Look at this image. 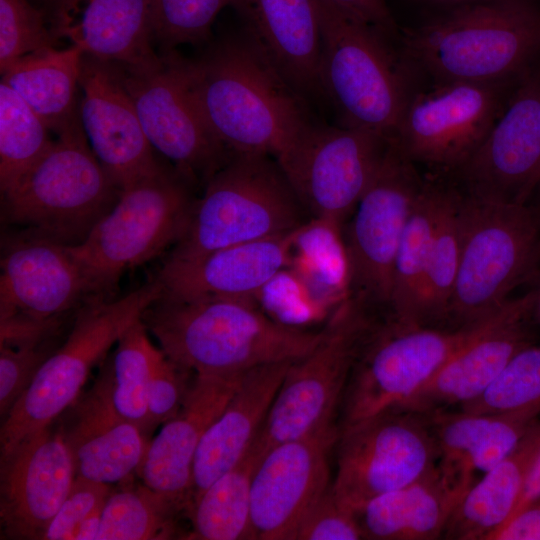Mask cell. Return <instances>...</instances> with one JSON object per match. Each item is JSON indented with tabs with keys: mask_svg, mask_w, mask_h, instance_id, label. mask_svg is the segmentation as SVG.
Instances as JSON below:
<instances>
[{
	"mask_svg": "<svg viewBox=\"0 0 540 540\" xmlns=\"http://www.w3.org/2000/svg\"><path fill=\"white\" fill-rule=\"evenodd\" d=\"M56 334L37 340L0 345V415L5 419L34 376L57 349Z\"/></svg>",
	"mask_w": 540,
	"mask_h": 540,
	"instance_id": "ee69618b",
	"label": "cell"
},
{
	"mask_svg": "<svg viewBox=\"0 0 540 540\" xmlns=\"http://www.w3.org/2000/svg\"><path fill=\"white\" fill-rule=\"evenodd\" d=\"M540 451V420L517 447L473 484L453 510L445 539L483 540L511 515Z\"/></svg>",
	"mask_w": 540,
	"mask_h": 540,
	"instance_id": "f546056e",
	"label": "cell"
},
{
	"mask_svg": "<svg viewBox=\"0 0 540 540\" xmlns=\"http://www.w3.org/2000/svg\"><path fill=\"white\" fill-rule=\"evenodd\" d=\"M244 29L308 101L322 96V27L317 0H233Z\"/></svg>",
	"mask_w": 540,
	"mask_h": 540,
	"instance_id": "484cf974",
	"label": "cell"
},
{
	"mask_svg": "<svg viewBox=\"0 0 540 540\" xmlns=\"http://www.w3.org/2000/svg\"><path fill=\"white\" fill-rule=\"evenodd\" d=\"M244 373L196 374L180 411L150 440L138 476L186 515L191 504L193 464L200 440L223 410Z\"/></svg>",
	"mask_w": 540,
	"mask_h": 540,
	"instance_id": "603a6c76",
	"label": "cell"
},
{
	"mask_svg": "<svg viewBox=\"0 0 540 540\" xmlns=\"http://www.w3.org/2000/svg\"><path fill=\"white\" fill-rule=\"evenodd\" d=\"M459 502L436 467L404 487L369 500L355 514L363 539L433 540L443 535Z\"/></svg>",
	"mask_w": 540,
	"mask_h": 540,
	"instance_id": "f1b7e54d",
	"label": "cell"
},
{
	"mask_svg": "<svg viewBox=\"0 0 540 540\" xmlns=\"http://www.w3.org/2000/svg\"><path fill=\"white\" fill-rule=\"evenodd\" d=\"M291 363L266 364L243 374L200 440L193 464L191 503L250 451Z\"/></svg>",
	"mask_w": 540,
	"mask_h": 540,
	"instance_id": "4316f807",
	"label": "cell"
},
{
	"mask_svg": "<svg viewBox=\"0 0 540 540\" xmlns=\"http://www.w3.org/2000/svg\"><path fill=\"white\" fill-rule=\"evenodd\" d=\"M160 348L148 338V330L138 320L116 343L114 352L102 363L91 389L117 417L152 433L147 412V391L154 359Z\"/></svg>",
	"mask_w": 540,
	"mask_h": 540,
	"instance_id": "d6a6232c",
	"label": "cell"
},
{
	"mask_svg": "<svg viewBox=\"0 0 540 540\" xmlns=\"http://www.w3.org/2000/svg\"><path fill=\"white\" fill-rule=\"evenodd\" d=\"M375 320L352 297L334 309L316 346L288 367L253 444L261 455L337 424L353 365Z\"/></svg>",
	"mask_w": 540,
	"mask_h": 540,
	"instance_id": "8fae6325",
	"label": "cell"
},
{
	"mask_svg": "<svg viewBox=\"0 0 540 540\" xmlns=\"http://www.w3.org/2000/svg\"><path fill=\"white\" fill-rule=\"evenodd\" d=\"M540 499V451L534 460V463L529 471L525 485L521 491L518 501L509 516L517 514L523 508ZM508 518V519H509ZM507 519V520H508Z\"/></svg>",
	"mask_w": 540,
	"mask_h": 540,
	"instance_id": "f907efd6",
	"label": "cell"
},
{
	"mask_svg": "<svg viewBox=\"0 0 540 540\" xmlns=\"http://www.w3.org/2000/svg\"><path fill=\"white\" fill-rule=\"evenodd\" d=\"M442 182L426 180L405 226L393 270L388 310L383 319L421 326L424 282L441 196Z\"/></svg>",
	"mask_w": 540,
	"mask_h": 540,
	"instance_id": "1f68e13d",
	"label": "cell"
},
{
	"mask_svg": "<svg viewBox=\"0 0 540 540\" xmlns=\"http://www.w3.org/2000/svg\"><path fill=\"white\" fill-rule=\"evenodd\" d=\"M102 508L92 513L81 523L73 540H96L100 528Z\"/></svg>",
	"mask_w": 540,
	"mask_h": 540,
	"instance_id": "f5cc1de1",
	"label": "cell"
},
{
	"mask_svg": "<svg viewBox=\"0 0 540 540\" xmlns=\"http://www.w3.org/2000/svg\"><path fill=\"white\" fill-rule=\"evenodd\" d=\"M80 90L82 129L96 158L121 191L164 166L155 157L117 66L84 54Z\"/></svg>",
	"mask_w": 540,
	"mask_h": 540,
	"instance_id": "44dd1931",
	"label": "cell"
},
{
	"mask_svg": "<svg viewBox=\"0 0 540 540\" xmlns=\"http://www.w3.org/2000/svg\"><path fill=\"white\" fill-rule=\"evenodd\" d=\"M163 294L157 278L118 299H94L76 312L65 340L42 364L1 423V454L60 417L81 395L91 370Z\"/></svg>",
	"mask_w": 540,
	"mask_h": 540,
	"instance_id": "9c48e42d",
	"label": "cell"
},
{
	"mask_svg": "<svg viewBox=\"0 0 540 540\" xmlns=\"http://www.w3.org/2000/svg\"><path fill=\"white\" fill-rule=\"evenodd\" d=\"M426 416L438 447L437 470L445 486L461 500L473 485L472 460L496 414L445 410Z\"/></svg>",
	"mask_w": 540,
	"mask_h": 540,
	"instance_id": "f35d334b",
	"label": "cell"
},
{
	"mask_svg": "<svg viewBox=\"0 0 540 540\" xmlns=\"http://www.w3.org/2000/svg\"><path fill=\"white\" fill-rule=\"evenodd\" d=\"M0 264L1 327H61L65 315L97 299L68 245L50 238L7 236Z\"/></svg>",
	"mask_w": 540,
	"mask_h": 540,
	"instance_id": "e0dca14e",
	"label": "cell"
},
{
	"mask_svg": "<svg viewBox=\"0 0 540 540\" xmlns=\"http://www.w3.org/2000/svg\"><path fill=\"white\" fill-rule=\"evenodd\" d=\"M390 139L316 123L279 165L309 217L344 224L375 175Z\"/></svg>",
	"mask_w": 540,
	"mask_h": 540,
	"instance_id": "2e32d148",
	"label": "cell"
},
{
	"mask_svg": "<svg viewBox=\"0 0 540 540\" xmlns=\"http://www.w3.org/2000/svg\"><path fill=\"white\" fill-rule=\"evenodd\" d=\"M48 127L5 82L0 83V190L13 189L52 144Z\"/></svg>",
	"mask_w": 540,
	"mask_h": 540,
	"instance_id": "74e56055",
	"label": "cell"
},
{
	"mask_svg": "<svg viewBox=\"0 0 540 540\" xmlns=\"http://www.w3.org/2000/svg\"><path fill=\"white\" fill-rule=\"evenodd\" d=\"M195 375L159 350L153 362L147 391L151 431L177 415L190 392Z\"/></svg>",
	"mask_w": 540,
	"mask_h": 540,
	"instance_id": "f6af8a7d",
	"label": "cell"
},
{
	"mask_svg": "<svg viewBox=\"0 0 540 540\" xmlns=\"http://www.w3.org/2000/svg\"><path fill=\"white\" fill-rule=\"evenodd\" d=\"M59 418L0 457V519L6 539L41 540L75 480Z\"/></svg>",
	"mask_w": 540,
	"mask_h": 540,
	"instance_id": "ffe728a7",
	"label": "cell"
},
{
	"mask_svg": "<svg viewBox=\"0 0 540 540\" xmlns=\"http://www.w3.org/2000/svg\"><path fill=\"white\" fill-rule=\"evenodd\" d=\"M289 267L332 309L351 294V269L343 224L310 217L293 232Z\"/></svg>",
	"mask_w": 540,
	"mask_h": 540,
	"instance_id": "e575fe53",
	"label": "cell"
},
{
	"mask_svg": "<svg viewBox=\"0 0 540 540\" xmlns=\"http://www.w3.org/2000/svg\"><path fill=\"white\" fill-rule=\"evenodd\" d=\"M465 195L526 203L540 184V58L513 88L476 152L454 172Z\"/></svg>",
	"mask_w": 540,
	"mask_h": 540,
	"instance_id": "ac0fdd59",
	"label": "cell"
},
{
	"mask_svg": "<svg viewBox=\"0 0 540 540\" xmlns=\"http://www.w3.org/2000/svg\"><path fill=\"white\" fill-rule=\"evenodd\" d=\"M520 78L434 82L410 95L390 140L414 164L454 173L486 139Z\"/></svg>",
	"mask_w": 540,
	"mask_h": 540,
	"instance_id": "7c38bea8",
	"label": "cell"
},
{
	"mask_svg": "<svg viewBox=\"0 0 540 540\" xmlns=\"http://www.w3.org/2000/svg\"><path fill=\"white\" fill-rule=\"evenodd\" d=\"M456 410L474 414L540 413V342L518 351L481 395Z\"/></svg>",
	"mask_w": 540,
	"mask_h": 540,
	"instance_id": "ab89813d",
	"label": "cell"
},
{
	"mask_svg": "<svg viewBox=\"0 0 540 540\" xmlns=\"http://www.w3.org/2000/svg\"><path fill=\"white\" fill-rule=\"evenodd\" d=\"M111 490L108 484L75 477L70 492L45 529L41 540H73L81 523L103 507Z\"/></svg>",
	"mask_w": 540,
	"mask_h": 540,
	"instance_id": "7dc6e473",
	"label": "cell"
},
{
	"mask_svg": "<svg viewBox=\"0 0 540 540\" xmlns=\"http://www.w3.org/2000/svg\"><path fill=\"white\" fill-rule=\"evenodd\" d=\"M528 283H530L527 291L530 319L537 332L540 333V267Z\"/></svg>",
	"mask_w": 540,
	"mask_h": 540,
	"instance_id": "816d5d0a",
	"label": "cell"
},
{
	"mask_svg": "<svg viewBox=\"0 0 540 540\" xmlns=\"http://www.w3.org/2000/svg\"><path fill=\"white\" fill-rule=\"evenodd\" d=\"M46 13L30 0H0V71L31 54L57 47Z\"/></svg>",
	"mask_w": 540,
	"mask_h": 540,
	"instance_id": "b9f144b4",
	"label": "cell"
},
{
	"mask_svg": "<svg viewBox=\"0 0 540 540\" xmlns=\"http://www.w3.org/2000/svg\"><path fill=\"white\" fill-rule=\"evenodd\" d=\"M188 71L208 126L231 154L267 155L280 164L317 123L309 101L245 29L188 59Z\"/></svg>",
	"mask_w": 540,
	"mask_h": 540,
	"instance_id": "6da1fadb",
	"label": "cell"
},
{
	"mask_svg": "<svg viewBox=\"0 0 540 540\" xmlns=\"http://www.w3.org/2000/svg\"><path fill=\"white\" fill-rule=\"evenodd\" d=\"M401 55L434 82L520 78L540 58V7L477 0L447 7L399 35Z\"/></svg>",
	"mask_w": 540,
	"mask_h": 540,
	"instance_id": "3957f363",
	"label": "cell"
},
{
	"mask_svg": "<svg viewBox=\"0 0 540 540\" xmlns=\"http://www.w3.org/2000/svg\"><path fill=\"white\" fill-rule=\"evenodd\" d=\"M380 28L390 37L398 36L397 25L385 0H324Z\"/></svg>",
	"mask_w": 540,
	"mask_h": 540,
	"instance_id": "681fc988",
	"label": "cell"
},
{
	"mask_svg": "<svg viewBox=\"0 0 540 540\" xmlns=\"http://www.w3.org/2000/svg\"><path fill=\"white\" fill-rule=\"evenodd\" d=\"M416 1L424 3V4L435 5V6H440V7L447 8V7H451V6H454V5L467 3V2H472V1H477V0H416Z\"/></svg>",
	"mask_w": 540,
	"mask_h": 540,
	"instance_id": "11a10c76",
	"label": "cell"
},
{
	"mask_svg": "<svg viewBox=\"0 0 540 540\" xmlns=\"http://www.w3.org/2000/svg\"><path fill=\"white\" fill-rule=\"evenodd\" d=\"M461 193V251L448 328L495 315L540 267V216L526 203L483 201Z\"/></svg>",
	"mask_w": 540,
	"mask_h": 540,
	"instance_id": "8992f818",
	"label": "cell"
},
{
	"mask_svg": "<svg viewBox=\"0 0 540 540\" xmlns=\"http://www.w3.org/2000/svg\"><path fill=\"white\" fill-rule=\"evenodd\" d=\"M363 539L355 511L342 503L332 483L306 514L295 540H360Z\"/></svg>",
	"mask_w": 540,
	"mask_h": 540,
	"instance_id": "bcb514c9",
	"label": "cell"
},
{
	"mask_svg": "<svg viewBox=\"0 0 540 540\" xmlns=\"http://www.w3.org/2000/svg\"><path fill=\"white\" fill-rule=\"evenodd\" d=\"M322 27L320 85L340 126L391 138L410 97L407 67L388 34L317 0Z\"/></svg>",
	"mask_w": 540,
	"mask_h": 540,
	"instance_id": "277c9868",
	"label": "cell"
},
{
	"mask_svg": "<svg viewBox=\"0 0 540 540\" xmlns=\"http://www.w3.org/2000/svg\"><path fill=\"white\" fill-rule=\"evenodd\" d=\"M537 333L527 292L510 299L493 326L462 347L395 408L430 415L460 407L481 395L518 351L537 342Z\"/></svg>",
	"mask_w": 540,
	"mask_h": 540,
	"instance_id": "7402d4cb",
	"label": "cell"
},
{
	"mask_svg": "<svg viewBox=\"0 0 540 540\" xmlns=\"http://www.w3.org/2000/svg\"><path fill=\"white\" fill-rule=\"evenodd\" d=\"M461 207L459 188L442 183L424 282L421 326L445 327L460 260Z\"/></svg>",
	"mask_w": 540,
	"mask_h": 540,
	"instance_id": "8d00e7d4",
	"label": "cell"
},
{
	"mask_svg": "<svg viewBox=\"0 0 540 540\" xmlns=\"http://www.w3.org/2000/svg\"><path fill=\"white\" fill-rule=\"evenodd\" d=\"M504 307L461 328L406 327L377 319L349 376L338 413L339 431L403 403L462 347L493 326Z\"/></svg>",
	"mask_w": 540,
	"mask_h": 540,
	"instance_id": "30bf717a",
	"label": "cell"
},
{
	"mask_svg": "<svg viewBox=\"0 0 540 540\" xmlns=\"http://www.w3.org/2000/svg\"><path fill=\"white\" fill-rule=\"evenodd\" d=\"M59 421L76 477L120 485L138 475L149 436L117 417L92 390L80 395Z\"/></svg>",
	"mask_w": 540,
	"mask_h": 540,
	"instance_id": "83f0119b",
	"label": "cell"
},
{
	"mask_svg": "<svg viewBox=\"0 0 540 540\" xmlns=\"http://www.w3.org/2000/svg\"><path fill=\"white\" fill-rule=\"evenodd\" d=\"M338 435L334 424L262 453L251 482L253 539L295 540L302 520L332 483L329 455Z\"/></svg>",
	"mask_w": 540,
	"mask_h": 540,
	"instance_id": "d6986e66",
	"label": "cell"
},
{
	"mask_svg": "<svg viewBox=\"0 0 540 540\" xmlns=\"http://www.w3.org/2000/svg\"><path fill=\"white\" fill-rule=\"evenodd\" d=\"M261 454L253 445L246 456L191 503L186 539H253L251 523V482Z\"/></svg>",
	"mask_w": 540,
	"mask_h": 540,
	"instance_id": "836d02e7",
	"label": "cell"
},
{
	"mask_svg": "<svg viewBox=\"0 0 540 540\" xmlns=\"http://www.w3.org/2000/svg\"><path fill=\"white\" fill-rule=\"evenodd\" d=\"M195 188L172 165L125 187L110 211L79 244L68 246L93 295L109 299L121 275L181 238Z\"/></svg>",
	"mask_w": 540,
	"mask_h": 540,
	"instance_id": "ba28073f",
	"label": "cell"
},
{
	"mask_svg": "<svg viewBox=\"0 0 540 540\" xmlns=\"http://www.w3.org/2000/svg\"><path fill=\"white\" fill-rule=\"evenodd\" d=\"M83 57L77 45L53 47L15 61L1 73V81L58 135L79 119Z\"/></svg>",
	"mask_w": 540,
	"mask_h": 540,
	"instance_id": "4dcf8cb0",
	"label": "cell"
},
{
	"mask_svg": "<svg viewBox=\"0 0 540 540\" xmlns=\"http://www.w3.org/2000/svg\"><path fill=\"white\" fill-rule=\"evenodd\" d=\"M254 301L275 321L301 329L334 311L289 266L276 272L255 294Z\"/></svg>",
	"mask_w": 540,
	"mask_h": 540,
	"instance_id": "60d3db41",
	"label": "cell"
},
{
	"mask_svg": "<svg viewBox=\"0 0 540 540\" xmlns=\"http://www.w3.org/2000/svg\"><path fill=\"white\" fill-rule=\"evenodd\" d=\"M425 184L415 164L390 140L343 228L351 269L350 297L374 315L375 310L387 313L398 247Z\"/></svg>",
	"mask_w": 540,
	"mask_h": 540,
	"instance_id": "5bb4252c",
	"label": "cell"
},
{
	"mask_svg": "<svg viewBox=\"0 0 540 540\" xmlns=\"http://www.w3.org/2000/svg\"><path fill=\"white\" fill-rule=\"evenodd\" d=\"M48 19L60 39L103 62L142 69L161 59L154 49L153 0H62Z\"/></svg>",
	"mask_w": 540,
	"mask_h": 540,
	"instance_id": "cb8c5ba5",
	"label": "cell"
},
{
	"mask_svg": "<svg viewBox=\"0 0 540 540\" xmlns=\"http://www.w3.org/2000/svg\"><path fill=\"white\" fill-rule=\"evenodd\" d=\"M117 68L152 148L194 187H204L232 154L198 106L188 59L172 50L161 52L160 61L151 67Z\"/></svg>",
	"mask_w": 540,
	"mask_h": 540,
	"instance_id": "9a60e30c",
	"label": "cell"
},
{
	"mask_svg": "<svg viewBox=\"0 0 540 540\" xmlns=\"http://www.w3.org/2000/svg\"><path fill=\"white\" fill-rule=\"evenodd\" d=\"M203 189L167 260L288 233L310 218L279 163L267 155L232 154Z\"/></svg>",
	"mask_w": 540,
	"mask_h": 540,
	"instance_id": "5b68a950",
	"label": "cell"
},
{
	"mask_svg": "<svg viewBox=\"0 0 540 540\" xmlns=\"http://www.w3.org/2000/svg\"><path fill=\"white\" fill-rule=\"evenodd\" d=\"M34 5L43 10L47 17L55 10L62 0H30Z\"/></svg>",
	"mask_w": 540,
	"mask_h": 540,
	"instance_id": "db71d44e",
	"label": "cell"
},
{
	"mask_svg": "<svg viewBox=\"0 0 540 540\" xmlns=\"http://www.w3.org/2000/svg\"><path fill=\"white\" fill-rule=\"evenodd\" d=\"M294 230L220 248L189 260L166 259L156 278L163 286V293L172 298L254 300L259 289L289 265Z\"/></svg>",
	"mask_w": 540,
	"mask_h": 540,
	"instance_id": "d4e9b609",
	"label": "cell"
},
{
	"mask_svg": "<svg viewBox=\"0 0 540 540\" xmlns=\"http://www.w3.org/2000/svg\"><path fill=\"white\" fill-rule=\"evenodd\" d=\"M483 540H540V499L513 515Z\"/></svg>",
	"mask_w": 540,
	"mask_h": 540,
	"instance_id": "c3c4849f",
	"label": "cell"
},
{
	"mask_svg": "<svg viewBox=\"0 0 540 540\" xmlns=\"http://www.w3.org/2000/svg\"><path fill=\"white\" fill-rule=\"evenodd\" d=\"M233 0H153L154 41L162 52L204 41L218 14Z\"/></svg>",
	"mask_w": 540,
	"mask_h": 540,
	"instance_id": "7bdbcfd3",
	"label": "cell"
},
{
	"mask_svg": "<svg viewBox=\"0 0 540 540\" xmlns=\"http://www.w3.org/2000/svg\"><path fill=\"white\" fill-rule=\"evenodd\" d=\"M332 489L352 510L404 487L437 467L426 415L390 408L339 431Z\"/></svg>",
	"mask_w": 540,
	"mask_h": 540,
	"instance_id": "4fadbf2b",
	"label": "cell"
},
{
	"mask_svg": "<svg viewBox=\"0 0 540 540\" xmlns=\"http://www.w3.org/2000/svg\"><path fill=\"white\" fill-rule=\"evenodd\" d=\"M57 136L1 195L2 217L23 231L74 246L110 211L121 190L93 153L80 118Z\"/></svg>",
	"mask_w": 540,
	"mask_h": 540,
	"instance_id": "52a82bcc",
	"label": "cell"
},
{
	"mask_svg": "<svg viewBox=\"0 0 540 540\" xmlns=\"http://www.w3.org/2000/svg\"><path fill=\"white\" fill-rule=\"evenodd\" d=\"M141 320L168 358L196 374H240L266 364L293 362L309 353L322 336V329L275 321L253 299H177L163 293Z\"/></svg>",
	"mask_w": 540,
	"mask_h": 540,
	"instance_id": "7a4b0ae2",
	"label": "cell"
},
{
	"mask_svg": "<svg viewBox=\"0 0 540 540\" xmlns=\"http://www.w3.org/2000/svg\"><path fill=\"white\" fill-rule=\"evenodd\" d=\"M112 489L101 512L96 540H163L178 536L186 514L143 482Z\"/></svg>",
	"mask_w": 540,
	"mask_h": 540,
	"instance_id": "d590c367",
	"label": "cell"
}]
</instances>
